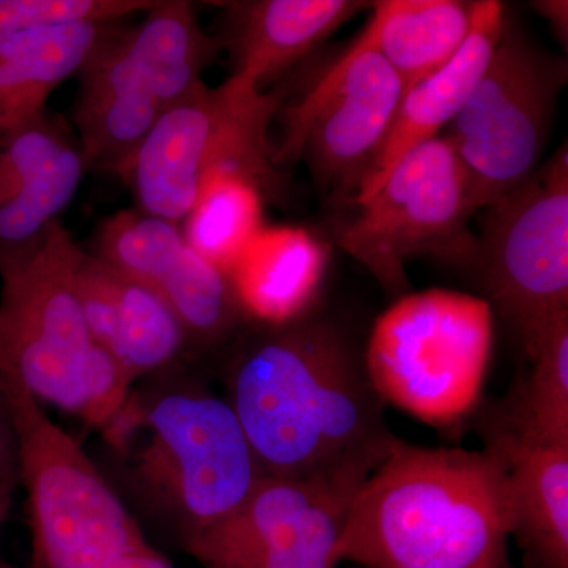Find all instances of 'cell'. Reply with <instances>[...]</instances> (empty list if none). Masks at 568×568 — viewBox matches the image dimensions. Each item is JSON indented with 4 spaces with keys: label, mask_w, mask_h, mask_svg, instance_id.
<instances>
[{
    "label": "cell",
    "mask_w": 568,
    "mask_h": 568,
    "mask_svg": "<svg viewBox=\"0 0 568 568\" xmlns=\"http://www.w3.org/2000/svg\"><path fill=\"white\" fill-rule=\"evenodd\" d=\"M108 568H178L170 560L155 551L151 545H145L144 548L136 549V551L130 552V555L123 556V558L115 560Z\"/></svg>",
    "instance_id": "obj_27"
},
{
    "label": "cell",
    "mask_w": 568,
    "mask_h": 568,
    "mask_svg": "<svg viewBox=\"0 0 568 568\" xmlns=\"http://www.w3.org/2000/svg\"><path fill=\"white\" fill-rule=\"evenodd\" d=\"M85 171L80 144L44 114L0 142V252L55 222Z\"/></svg>",
    "instance_id": "obj_15"
},
{
    "label": "cell",
    "mask_w": 568,
    "mask_h": 568,
    "mask_svg": "<svg viewBox=\"0 0 568 568\" xmlns=\"http://www.w3.org/2000/svg\"><path fill=\"white\" fill-rule=\"evenodd\" d=\"M28 495L32 568H108L148 544L81 444L13 376L0 373Z\"/></svg>",
    "instance_id": "obj_7"
},
{
    "label": "cell",
    "mask_w": 568,
    "mask_h": 568,
    "mask_svg": "<svg viewBox=\"0 0 568 568\" xmlns=\"http://www.w3.org/2000/svg\"><path fill=\"white\" fill-rule=\"evenodd\" d=\"M264 193L241 175L207 182L185 219V241L226 274L263 227Z\"/></svg>",
    "instance_id": "obj_23"
},
{
    "label": "cell",
    "mask_w": 568,
    "mask_h": 568,
    "mask_svg": "<svg viewBox=\"0 0 568 568\" xmlns=\"http://www.w3.org/2000/svg\"><path fill=\"white\" fill-rule=\"evenodd\" d=\"M336 230V244L364 265L388 293L409 294L406 264L417 256L474 263L467 231L474 215L465 166L447 136L406 153L383 186Z\"/></svg>",
    "instance_id": "obj_10"
},
{
    "label": "cell",
    "mask_w": 568,
    "mask_h": 568,
    "mask_svg": "<svg viewBox=\"0 0 568 568\" xmlns=\"http://www.w3.org/2000/svg\"><path fill=\"white\" fill-rule=\"evenodd\" d=\"M18 485H20V466H18L17 436H14L9 403L0 390V532L9 517Z\"/></svg>",
    "instance_id": "obj_25"
},
{
    "label": "cell",
    "mask_w": 568,
    "mask_h": 568,
    "mask_svg": "<svg viewBox=\"0 0 568 568\" xmlns=\"http://www.w3.org/2000/svg\"><path fill=\"white\" fill-rule=\"evenodd\" d=\"M358 43L379 52L402 78L405 95L452 61L473 28L474 2L381 0Z\"/></svg>",
    "instance_id": "obj_21"
},
{
    "label": "cell",
    "mask_w": 568,
    "mask_h": 568,
    "mask_svg": "<svg viewBox=\"0 0 568 568\" xmlns=\"http://www.w3.org/2000/svg\"><path fill=\"white\" fill-rule=\"evenodd\" d=\"M111 28L73 22L0 36V142L44 114L50 93L80 73Z\"/></svg>",
    "instance_id": "obj_20"
},
{
    "label": "cell",
    "mask_w": 568,
    "mask_h": 568,
    "mask_svg": "<svg viewBox=\"0 0 568 568\" xmlns=\"http://www.w3.org/2000/svg\"><path fill=\"white\" fill-rule=\"evenodd\" d=\"M282 93L231 74L219 88L201 81L160 115L121 171L140 211L181 223L209 181L234 174L267 197L280 186L271 123Z\"/></svg>",
    "instance_id": "obj_6"
},
{
    "label": "cell",
    "mask_w": 568,
    "mask_h": 568,
    "mask_svg": "<svg viewBox=\"0 0 568 568\" xmlns=\"http://www.w3.org/2000/svg\"><path fill=\"white\" fill-rule=\"evenodd\" d=\"M0 568H20V567L11 566V564L6 562V560L0 559Z\"/></svg>",
    "instance_id": "obj_28"
},
{
    "label": "cell",
    "mask_w": 568,
    "mask_h": 568,
    "mask_svg": "<svg viewBox=\"0 0 568 568\" xmlns=\"http://www.w3.org/2000/svg\"><path fill=\"white\" fill-rule=\"evenodd\" d=\"M74 278L92 338L133 384L173 364L189 345L181 321L155 291L81 246Z\"/></svg>",
    "instance_id": "obj_14"
},
{
    "label": "cell",
    "mask_w": 568,
    "mask_h": 568,
    "mask_svg": "<svg viewBox=\"0 0 568 568\" xmlns=\"http://www.w3.org/2000/svg\"><path fill=\"white\" fill-rule=\"evenodd\" d=\"M506 20L503 3L474 2L473 28L465 43L447 65L406 93L383 151L353 197L355 205L369 200L383 186L406 153L439 136L440 130L457 119L487 69Z\"/></svg>",
    "instance_id": "obj_17"
},
{
    "label": "cell",
    "mask_w": 568,
    "mask_h": 568,
    "mask_svg": "<svg viewBox=\"0 0 568 568\" xmlns=\"http://www.w3.org/2000/svg\"><path fill=\"white\" fill-rule=\"evenodd\" d=\"M78 250L55 220L28 244L0 252V373L41 405L102 429L134 384L85 323L74 278Z\"/></svg>",
    "instance_id": "obj_4"
},
{
    "label": "cell",
    "mask_w": 568,
    "mask_h": 568,
    "mask_svg": "<svg viewBox=\"0 0 568 568\" xmlns=\"http://www.w3.org/2000/svg\"><path fill=\"white\" fill-rule=\"evenodd\" d=\"M534 9L551 26L558 39L567 44L568 37V3L566 0H538Z\"/></svg>",
    "instance_id": "obj_26"
},
{
    "label": "cell",
    "mask_w": 568,
    "mask_h": 568,
    "mask_svg": "<svg viewBox=\"0 0 568 568\" xmlns=\"http://www.w3.org/2000/svg\"><path fill=\"white\" fill-rule=\"evenodd\" d=\"M403 99L398 73L379 52L355 41L284 111L276 166L308 156L317 181L353 201L394 129Z\"/></svg>",
    "instance_id": "obj_12"
},
{
    "label": "cell",
    "mask_w": 568,
    "mask_h": 568,
    "mask_svg": "<svg viewBox=\"0 0 568 568\" xmlns=\"http://www.w3.org/2000/svg\"><path fill=\"white\" fill-rule=\"evenodd\" d=\"M220 47L183 0L155 2L129 31L104 33L80 70L74 106L85 170L121 174L160 115L203 81Z\"/></svg>",
    "instance_id": "obj_5"
},
{
    "label": "cell",
    "mask_w": 568,
    "mask_h": 568,
    "mask_svg": "<svg viewBox=\"0 0 568 568\" xmlns=\"http://www.w3.org/2000/svg\"><path fill=\"white\" fill-rule=\"evenodd\" d=\"M491 342L485 298L447 290L402 295L373 325L366 375L384 405L448 428L480 402Z\"/></svg>",
    "instance_id": "obj_8"
},
{
    "label": "cell",
    "mask_w": 568,
    "mask_h": 568,
    "mask_svg": "<svg viewBox=\"0 0 568 568\" xmlns=\"http://www.w3.org/2000/svg\"><path fill=\"white\" fill-rule=\"evenodd\" d=\"M226 399L264 477L364 484L398 439L364 355L339 325L308 313L237 354Z\"/></svg>",
    "instance_id": "obj_1"
},
{
    "label": "cell",
    "mask_w": 568,
    "mask_h": 568,
    "mask_svg": "<svg viewBox=\"0 0 568 568\" xmlns=\"http://www.w3.org/2000/svg\"><path fill=\"white\" fill-rule=\"evenodd\" d=\"M514 526L496 455L398 437L351 499L336 558L364 568H511Z\"/></svg>",
    "instance_id": "obj_2"
},
{
    "label": "cell",
    "mask_w": 568,
    "mask_h": 568,
    "mask_svg": "<svg viewBox=\"0 0 568 568\" xmlns=\"http://www.w3.org/2000/svg\"><path fill=\"white\" fill-rule=\"evenodd\" d=\"M361 485L263 477L233 514L183 544L203 568H336L347 508Z\"/></svg>",
    "instance_id": "obj_13"
},
{
    "label": "cell",
    "mask_w": 568,
    "mask_h": 568,
    "mask_svg": "<svg viewBox=\"0 0 568 568\" xmlns=\"http://www.w3.org/2000/svg\"><path fill=\"white\" fill-rule=\"evenodd\" d=\"M567 73L564 59L537 48L507 18L487 69L446 134L465 166L473 213L540 166Z\"/></svg>",
    "instance_id": "obj_9"
},
{
    "label": "cell",
    "mask_w": 568,
    "mask_h": 568,
    "mask_svg": "<svg viewBox=\"0 0 568 568\" xmlns=\"http://www.w3.org/2000/svg\"><path fill=\"white\" fill-rule=\"evenodd\" d=\"M149 0H0V36L73 22L114 24L144 13Z\"/></svg>",
    "instance_id": "obj_24"
},
{
    "label": "cell",
    "mask_w": 568,
    "mask_h": 568,
    "mask_svg": "<svg viewBox=\"0 0 568 568\" xmlns=\"http://www.w3.org/2000/svg\"><path fill=\"white\" fill-rule=\"evenodd\" d=\"M327 261V246L304 227L263 226L227 275L246 315L282 325L306 315Z\"/></svg>",
    "instance_id": "obj_19"
},
{
    "label": "cell",
    "mask_w": 568,
    "mask_h": 568,
    "mask_svg": "<svg viewBox=\"0 0 568 568\" xmlns=\"http://www.w3.org/2000/svg\"><path fill=\"white\" fill-rule=\"evenodd\" d=\"M99 432L122 480L183 541L233 514L264 477L230 402L193 384L133 388Z\"/></svg>",
    "instance_id": "obj_3"
},
{
    "label": "cell",
    "mask_w": 568,
    "mask_h": 568,
    "mask_svg": "<svg viewBox=\"0 0 568 568\" xmlns=\"http://www.w3.org/2000/svg\"><path fill=\"white\" fill-rule=\"evenodd\" d=\"M481 435L506 469L525 568H568V446L526 435L495 413Z\"/></svg>",
    "instance_id": "obj_16"
},
{
    "label": "cell",
    "mask_w": 568,
    "mask_h": 568,
    "mask_svg": "<svg viewBox=\"0 0 568 568\" xmlns=\"http://www.w3.org/2000/svg\"><path fill=\"white\" fill-rule=\"evenodd\" d=\"M227 11L235 77L263 82L306 58L355 14L358 0H252L220 3Z\"/></svg>",
    "instance_id": "obj_18"
},
{
    "label": "cell",
    "mask_w": 568,
    "mask_h": 568,
    "mask_svg": "<svg viewBox=\"0 0 568 568\" xmlns=\"http://www.w3.org/2000/svg\"><path fill=\"white\" fill-rule=\"evenodd\" d=\"M525 351L529 375L495 414L526 435L568 446V315Z\"/></svg>",
    "instance_id": "obj_22"
},
{
    "label": "cell",
    "mask_w": 568,
    "mask_h": 568,
    "mask_svg": "<svg viewBox=\"0 0 568 568\" xmlns=\"http://www.w3.org/2000/svg\"><path fill=\"white\" fill-rule=\"evenodd\" d=\"M487 209L474 263L526 347L568 315L567 145Z\"/></svg>",
    "instance_id": "obj_11"
}]
</instances>
